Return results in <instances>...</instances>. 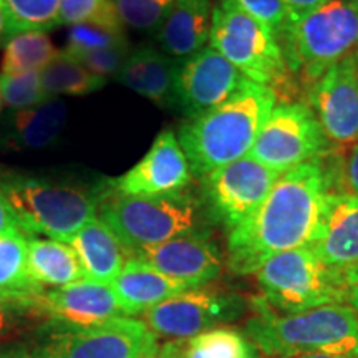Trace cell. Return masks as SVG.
I'll list each match as a JSON object with an SVG mask.
<instances>
[{"mask_svg":"<svg viewBox=\"0 0 358 358\" xmlns=\"http://www.w3.org/2000/svg\"><path fill=\"white\" fill-rule=\"evenodd\" d=\"M325 192L322 158L280 174L257 211L229 232L231 271L237 275L256 274L277 254L310 245L319 231Z\"/></svg>","mask_w":358,"mask_h":358,"instance_id":"obj_1","label":"cell"},{"mask_svg":"<svg viewBox=\"0 0 358 358\" xmlns=\"http://www.w3.org/2000/svg\"><path fill=\"white\" fill-rule=\"evenodd\" d=\"M274 90L248 80L231 100L179 127L178 140L192 178L203 181L219 168L245 158L275 108Z\"/></svg>","mask_w":358,"mask_h":358,"instance_id":"obj_2","label":"cell"},{"mask_svg":"<svg viewBox=\"0 0 358 358\" xmlns=\"http://www.w3.org/2000/svg\"><path fill=\"white\" fill-rule=\"evenodd\" d=\"M245 337L272 358L310 353L358 358V312L350 306H324L279 315L264 299H254Z\"/></svg>","mask_w":358,"mask_h":358,"instance_id":"obj_3","label":"cell"},{"mask_svg":"<svg viewBox=\"0 0 358 358\" xmlns=\"http://www.w3.org/2000/svg\"><path fill=\"white\" fill-rule=\"evenodd\" d=\"M98 211L129 256L146 245L206 231L204 221L209 219L201 196L185 189L155 196H128L111 189L101 192Z\"/></svg>","mask_w":358,"mask_h":358,"instance_id":"obj_4","label":"cell"},{"mask_svg":"<svg viewBox=\"0 0 358 358\" xmlns=\"http://www.w3.org/2000/svg\"><path fill=\"white\" fill-rule=\"evenodd\" d=\"M0 194L25 236L69 243L96 217L101 192L48 182L20 173H0Z\"/></svg>","mask_w":358,"mask_h":358,"instance_id":"obj_5","label":"cell"},{"mask_svg":"<svg viewBox=\"0 0 358 358\" xmlns=\"http://www.w3.org/2000/svg\"><path fill=\"white\" fill-rule=\"evenodd\" d=\"M290 77L313 85L358 48V0H324L279 38Z\"/></svg>","mask_w":358,"mask_h":358,"instance_id":"obj_6","label":"cell"},{"mask_svg":"<svg viewBox=\"0 0 358 358\" xmlns=\"http://www.w3.org/2000/svg\"><path fill=\"white\" fill-rule=\"evenodd\" d=\"M256 277L262 299L274 310L301 313L324 306H347L343 271L325 266L308 245L268 259Z\"/></svg>","mask_w":358,"mask_h":358,"instance_id":"obj_7","label":"cell"},{"mask_svg":"<svg viewBox=\"0 0 358 358\" xmlns=\"http://www.w3.org/2000/svg\"><path fill=\"white\" fill-rule=\"evenodd\" d=\"M209 45L250 82L274 90L277 96L290 92L292 77L279 42L229 0L214 8Z\"/></svg>","mask_w":358,"mask_h":358,"instance_id":"obj_8","label":"cell"},{"mask_svg":"<svg viewBox=\"0 0 358 358\" xmlns=\"http://www.w3.org/2000/svg\"><path fill=\"white\" fill-rule=\"evenodd\" d=\"M158 337L143 320L116 317L92 327L50 324L34 358H156Z\"/></svg>","mask_w":358,"mask_h":358,"instance_id":"obj_9","label":"cell"},{"mask_svg":"<svg viewBox=\"0 0 358 358\" xmlns=\"http://www.w3.org/2000/svg\"><path fill=\"white\" fill-rule=\"evenodd\" d=\"M330 150L310 106L285 103L272 110L249 156L272 171L284 174Z\"/></svg>","mask_w":358,"mask_h":358,"instance_id":"obj_10","label":"cell"},{"mask_svg":"<svg viewBox=\"0 0 358 358\" xmlns=\"http://www.w3.org/2000/svg\"><path fill=\"white\" fill-rule=\"evenodd\" d=\"M279 178V173L266 168L249 155L219 168L201 181V199L209 221L222 224L229 232L236 229L257 211Z\"/></svg>","mask_w":358,"mask_h":358,"instance_id":"obj_11","label":"cell"},{"mask_svg":"<svg viewBox=\"0 0 358 358\" xmlns=\"http://www.w3.org/2000/svg\"><path fill=\"white\" fill-rule=\"evenodd\" d=\"M243 310L244 302L237 295L187 289L146 310L143 322L156 337L186 340L237 319Z\"/></svg>","mask_w":358,"mask_h":358,"instance_id":"obj_12","label":"cell"},{"mask_svg":"<svg viewBox=\"0 0 358 358\" xmlns=\"http://www.w3.org/2000/svg\"><path fill=\"white\" fill-rule=\"evenodd\" d=\"M248 78L211 45L178 66L174 108L187 120L198 118L231 100Z\"/></svg>","mask_w":358,"mask_h":358,"instance_id":"obj_13","label":"cell"},{"mask_svg":"<svg viewBox=\"0 0 358 358\" xmlns=\"http://www.w3.org/2000/svg\"><path fill=\"white\" fill-rule=\"evenodd\" d=\"M310 110L329 141H358V58L355 53L330 66L308 90Z\"/></svg>","mask_w":358,"mask_h":358,"instance_id":"obj_14","label":"cell"},{"mask_svg":"<svg viewBox=\"0 0 358 358\" xmlns=\"http://www.w3.org/2000/svg\"><path fill=\"white\" fill-rule=\"evenodd\" d=\"M191 181L192 173L178 134L173 129H164L140 163L108 185L120 194L155 196L186 189Z\"/></svg>","mask_w":358,"mask_h":358,"instance_id":"obj_15","label":"cell"},{"mask_svg":"<svg viewBox=\"0 0 358 358\" xmlns=\"http://www.w3.org/2000/svg\"><path fill=\"white\" fill-rule=\"evenodd\" d=\"M131 256L140 257L159 272L185 282L189 289L208 284L222 271V256L208 231L191 232L166 243L136 249Z\"/></svg>","mask_w":358,"mask_h":358,"instance_id":"obj_16","label":"cell"},{"mask_svg":"<svg viewBox=\"0 0 358 358\" xmlns=\"http://www.w3.org/2000/svg\"><path fill=\"white\" fill-rule=\"evenodd\" d=\"M29 303L34 313H45L52 320L75 327H92L127 317L111 284L90 279L40 292L29 299Z\"/></svg>","mask_w":358,"mask_h":358,"instance_id":"obj_17","label":"cell"},{"mask_svg":"<svg viewBox=\"0 0 358 358\" xmlns=\"http://www.w3.org/2000/svg\"><path fill=\"white\" fill-rule=\"evenodd\" d=\"M325 266L345 271L358 262V196L325 192L319 231L308 245Z\"/></svg>","mask_w":358,"mask_h":358,"instance_id":"obj_18","label":"cell"},{"mask_svg":"<svg viewBox=\"0 0 358 358\" xmlns=\"http://www.w3.org/2000/svg\"><path fill=\"white\" fill-rule=\"evenodd\" d=\"M111 287L124 315H143L151 307L189 289L185 282L168 277L136 256L128 257Z\"/></svg>","mask_w":358,"mask_h":358,"instance_id":"obj_19","label":"cell"},{"mask_svg":"<svg viewBox=\"0 0 358 358\" xmlns=\"http://www.w3.org/2000/svg\"><path fill=\"white\" fill-rule=\"evenodd\" d=\"M211 0H174L171 10L158 29L161 50L182 62L203 50L213 27Z\"/></svg>","mask_w":358,"mask_h":358,"instance_id":"obj_20","label":"cell"},{"mask_svg":"<svg viewBox=\"0 0 358 358\" xmlns=\"http://www.w3.org/2000/svg\"><path fill=\"white\" fill-rule=\"evenodd\" d=\"M178 66L179 62L163 50L140 47L128 53L127 62L116 77L129 90L156 105L173 106Z\"/></svg>","mask_w":358,"mask_h":358,"instance_id":"obj_21","label":"cell"},{"mask_svg":"<svg viewBox=\"0 0 358 358\" xmlns=\"http://www.w3.org/2000/svg\"><path fill=\"white\" fill-rule=\"evenodd\" d=\"M70 248L82 264L85 279L106 284L115 280L129 257V250L100 217L85 224L70 241Z\"/></svg>","mask_w":358,"mask_h":358,"instance_id":"obj_22","label":"cell"},{"mask_svg":"<svg viewBox=\"0 0 358 358\" xmlns=\"http://www.w3.org/2000/svg\"><path fill=\"white\" fill-rule=\"evenodd\" d=\"M66 123V106L58 98L43 105L15 110L7 120V131L12 145L20 148H43L52 145Z\"/></svg>","mask_w":358,"mask_h":358,"instance_id":"obj_23","label":"cell"},{"mask_svg":"<svg viewBox=\"0 0 358 358\" xmlns=\"http://www.w3.org/2000/svg\"><path fill=\"white\" fill-rule=\"evenodd\" d=\"M156 358H257L256 347L234 329H213L186 340H173Z\"/></svg>","mask_w":358,"mask_h":358,"instance_id":"obj_24","label":"cell"},{"mask_svg":"<svg viewBox=\"0 0 358 358\" xmlns=\"http://www.w3.org/2000/svg\"><path fill=\"white\" fill-rule=\"evenodd\" d=\"M29 274L42 287H64L85 279L82 264L75 250L65 243L52 239L29 241Z\"/></svg>","mask_w":358,"mask_h":358,"instance_id":"obj_25","label":"cell"},{"mask_svg":"<svg viewBox=\"0 0 358 358\" xmlns=\"http://www.w3.org/2000/svg\"><path fill=\"white\" fill-rule=\"evenodd\" d=\"M43 292L29 274V241L24 232L0 234V297L29 301Z\"/></svg>","mask_w":358,"mask_h":358,"instance_id":"obj_26","label":"cell"},{"mask_svg":"<svg viewBox=\"0 0 358 358\" xmlns=\"http://www.w3.org/2000/svg\"><path fill=\"white\" fill-rule=\"evenodd\" d=\"M58 55L52 40L45 32L30 30L7 38L0 75H24L42 71Z\"/></svg>","mask_w":358,"mask_h":358,"instance_id":"obj_27","label":"cell"},{"mask_svg":"<svg viewBox=\"0 0 358 358\" xmlns=\"http://www.w3.org/2000/svg\"><path fill=\"white\" fill-rule=\"evenodd\" d=\"M40 78L45 93L52 98L57 95H88L98 92L106 83V78L92 73L65 52H58L50 64L40 71Z\"/></svg>","mask_w":358,"mask_h":358,"instance_id":"obj_28","label":"cell"},{"mask_svg":"<svg viewBox=\"0 0 358 358\" xmlns=\"http://www.w3.org/2000/svg\"><path fill=\"white\" fill-rule=\"evenodd\" d=\"M62 0H2L8 37L20 32H45L60 25Z\"/></svg>","mask_w":358,"mask_h":358,"instance_id":"obj_29","label":"cell"},{"mask_svg":"<svg viewBox=\"0 0 358 358\" xmlns=\"http://www.w3.org/2000/svg\"><path fill=\"white\" fill-rule=\"evenodd\" d=\"M0 96L8 108L24 110L50 100L42 87L40 71L24 75H0Z\"/></svg>","mask_w":358,"mask_h":358,"instance_id":"obj_30","label":"cell"},{"mask_svg":"<svg viewBox=\"0 0 358 358\" xmlns=\"http://www.w3.org/2000/svg\"><path fill=\"white\" fill-rule=\"evenodd\" d=\"M122 45H128L124 30H115L85 22V24L73 25L70 29L65 53L78 58L85 53L103 50V48L122 47Z\"/></svg>","mask_w":358,"mask_h":358,"instance_id":"obj_31","label":"cell"},{"mask_svg":"<svg viewBox=\"0 0 358 358\" xmlns=\"http://www.w3.org/2000/svg\"><path fill=\"white\" fill-rule=\"evenodd\" d=\"M120 19L134 30H158L171 10L174 0H113Z\"/></svg>","mask_w":358,"mask_h":358,"instance_id":"obj_32","label":"cell"},{"mask_svg":"<svg viewBox=\"0 0 358 358\" xmlns=\"http://www.w3.org/2000/svg\"><path fill=\"white\" fill-rule=\"evenodd\" d=\"M229 2L266 27L279 42L287 27V12L282 0H229Z\"/></svg>","mask_w":358,"mask_h":358,"instance_id":"obj_33","label":"cell"},{"mask_svg":"<svg viewBox=\"0 0 358 358\" xmlns=\"http://www.w3.org/2000/svg\"><path fill=\"white\" fill-rule=\"evenodd\" d=\"M128 53V45H122V47L103 48V50L85 53V55H80L75 60L80 62L92 73L106 78L110 75H118V71L122 70L123 64L127 62Z\"/></svg>","mask_w":358,"mask_h":358,"instance_id":"obj_34","label":"cell"},{"mask_svg":"<svg viewBox=\"0 0 358 358\" xmlns=\"http://www.w3.org/2000/svg\"><path fill=\"white\" fill-rule=\"evenodd\" d=\"M106 0H62L60 24L78 25L92 19Z\"/></svg>","mask_w":358,"mask_h":358,"instance_id":"obj_35","label":"cell"},{"mask_svg":"<svg viewBox=\"0 0 358 358\" xmlns=\"http://www.w3.org/2000/svg\"><path fill=\"white\" fill-rule=\"evenodd\" d=\"M27 312H32L29 301L0 297V338L12 334L22 317L27 315Z\"/></svg>","mask_w":358,"mask_h":358,"instance_id":"obj_36","label":"cell"},{"mask_svg":"<svg viewBox=\"0 0 358 358\" xmlns=\"http://www.w3.org/2000/svg\"><path fill=\"white\" fill-rule=\"evenodd\" d=\"M337 186H338V191L335 192L358 196V143L352 148V151L347 156L345 163H343L342 169H340L338 178H337Z\"/></svg>","mask_w":358,"mask_h":358,"instance_id":"obj_37","label":"cell"},{"mask_svg":"<svg viewBox=\"0 0 358 358\" xmlns=\"http://www.w3.org/2000/svg\"><path fill=\"white\" fill-rule=\"evenodd\" d=\"M322 2L324 0H282L285 12H287V25L302 20L312 10H315Z\"/></svg>","mask_w":358,"mask_h":358,"instance_id":"obj_38","label":"cell"},{"mask_svg":"<svg viewBox=\"0 0 358 358\" xmlns=\"http://www.w3.org/2000/svg\"><path fill=\"white\" fill-rule=\"evenodd\" d=\"M347 282V292H348V301L347 306H350L358 312V262L355 266L348 267L343 271Z\"/></svg>","mask_w":358,"mask_h":358,"instance_id":"obj_39","label":"cell"},{"mask_svg":"<svg viewBox=\"0 0 358 358\" xmlns=\"http://www.w3.org/2000/svg\"><path fill=\"white\" fill-rule=\"evenodd\" d=\"M12 231H19V226H17V221L10 208H8L7 201L0 194V234H7Z\"/></svg>","mask_w":358,"mask_h":358,"instance_id":"obj_40","label":"cell"},{"mask_svg":"<svg viewBox=\"0 0 358 358\" xmlns=\"http://www.w3.org/2000/svg\"><path fill=\"white\" fill-rule=\"evenodd\" d=\"M0 358H34L24 347L0 348Z\"/></svg>","mask_w":358,"mask_h":358,"instance_id":"obj_41","label":"cell"},{"mask_svg":"<svg viewBox=\"0 0 358 358\" xmlns=\"http://www.w3.org/2000/svg\"><path fill=\"white\" fill-rule=\"evenodd\" d=\"M295 358H350V357H337V355H324V353H310V355H301Z\"/></svg>","mask_w":358,"mask_h":358,"instance_id":"obj_42","label":"cell"},{"mask_svg":"<svg viewBox=\"0 0 358 358\" xmlns=\"http://www.w3.org/2000/svg\"><path fill=\"white\" fill-rule=\"evenodd\" d=\"M3 30H6V17H3V7L0 3V37H2Z\"/></svg>","mask_w":358,"mask_h":358,"instance_id":"obj_43","label":"cell"},{"mask_svg":"<svg viewBox=\"0 0 358 358\" xmlns=\"http://www.w3.org/2000/svg\"><path fill=\"white\" fill-rule=\"evenodd\" d=\"M0 110H2V96H0Z\"/></svg>","mask_w":358,"mask_h":358,"instance_id":"obj_44","label":"cell"},{"mask_svg":"<svg viewBox=\"0 0 358 358\" xmlns=\"http://www.w3.org/2000/svg\"><path fill=\"white\" fill-rule=\"evenodd\" d=\"M355 55H357V58H358V48H357V52H355Z\"/></svg>","mask_w":358,"mask_h":358,"instance_id":"obj_45","label":"cell"}]
</instances>
